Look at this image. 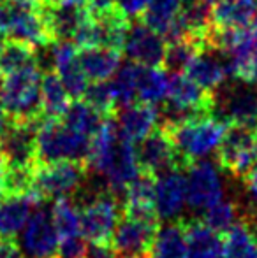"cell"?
<instances>
[{"label":"cell","instance_id":"cell-1","mask_svg":"<svg viewBox=\"0 0 257 258\" xmlns=\"http://www.w3.org/2000/svg\"><path fill=\"white\" fill-rule=\"evenodd\" d=\"M227 125L229 123L220 119L219 116L206 112V114L187 116L173 125L161 126L168 132L187 169L192 162L204 160L219 148Z\"/></svg>","mask_w":257,"mask_h":258},{"label":"cell","instance_id":"cell-2","mask_svg":"<svg viewBox=\"0 0 257 258\" xmlns=\"http://www.w3.org/2000/svg\"><path fill=\"white\" fill-rule=\"evenodd\" d=\"M42 71L37 63L14 71L0 78V99L11 121H35L41 112Z\"/></svg>","mask_w":257,"mask_h":258},{"label":"cell","instance_id":"cell-3","mask_svg":"<svg viewBox=\"0 0 257 258\" xmlns=\"http://www.w3.org/2000/svg\"><path fill=\"white\" fill-rule=\"evenodd\" d=\"M88 174L83 160H60L52 163H37L34 172V184L27 194L35 207L42 206L48 199L71 197L79 190Z\"/></svg>","mask_w":257,"mask_h":258},{"label":"cell","instance_id":"cell-4","mask_svg":"<svg viewBox=\"0 0 257 258\" xmlns=\"http://www.w3.org/2000/svg\"><path fill=\"white\" fill-rule=\"evenodd\" d=\"M90 137L72 132L60 119L42 118L35 132L37 163H52L60 160H83L88 153Z\"/></svg>","mask_w":257,"mask_h":258},{"label":"cell","instance_id":"cell-5","mask_svg":"<svg viewBox=\"0 0 257 258\" xmlns=\"http://www.w3.org/2000/svg\"><path fill=\"white\" fill-rule=\"evenodd\" d=\"M120 220L117 195L110 190L97 191L92 201L79 207V232L93 246H110Z\"/></svg>","mask_w":257,"mask_h":258},{"label":"cell","instance_id":"cell-6","mask_svg":"<svg viewBox=\"0 0 257 258\" xmlns=\"http://www.w3.org/2000/svg\"><path fill=\"white\" fill-rule=\"evenodd\" d=\"M226 123H236L254 130L257 121V88L252 83H224L213 92V111Z\"/></svg>","mask_w":257,"mask_h":258},{"label":"cell","instance_id":"cell-7","mask_svg":"<svg viewBox=\"0 0 257 258\" xmlns=\"http://www.w3.org/2000/svg\"><path fill=\"white\" fill-rule=\"evenodd\" d=\"M0 34L32 48H46L53 42L39 9L18 7L0 0Z\"/></svg>","mask_w":257,"mask_h":258},{"label":"cell","instance_id":"cell-8","mask_svg":"<svg viewBox=\"0 0 257 258\" xmlns=\"http://www.w3.org/2000/svg\"><path fill=\"white\" fill-rule=\"evenodd\" d=\"M254 130L236 123H229L217 148V163L234 177H243L254 165Z\"/></svg>","mask_w":257,"mask_h":258},{"label":"cell","instance_id":"cell-9","mask_svg":"<svg viewBox=\"0 0 257 258\" xmlns=\"http://www.w3.org/2000/svg\"><path fill=\"white\" fill-rule=\"evenodd\" d=\"M139 143L141 146L136 148L139 172L157 177L161 174L171 172V170L185 169L182 156L178 155L168 132L161 125Z\"/></svg>","mask_w":257,"mask_h":258},{"label":"cell","instance_id":"cell-10","mask_svg":"<svg viewBox=\"0 0 257 258\" xmlns=\"http://www.w3.org/2000/svg\"><path fill=\"white\" fill-rule=\"evenodd\" d=\"M20 234L18 249L23 258H55L60 239L53 227L49 209L35 207Z\"/></svg>","mask_w":257,"mask_h":258},{"label":"cell","instance_id":"cell-11","mask_svg":"<svg viewBox=\"0 0 257 258\" xmlns=\"http://www.w3.org/2000/svg\"><path fill=\"white\" fill-rule=\"evenodd\" d=\"M78 51L72 41H55L49 44L48 53L49 71L59 76L71 99H81L88 88V79L79 65Z\"/></svg>","mask_w":257,"mask_h":258},{"label":"cell","instance_id":"cell-12","mask_svg":"<svg viewBox=\"0 0 257 258\" xmlns=\"http://www.w3.org/2000/svg\"><path fill=\"white\" fill-rule=\"evenodd\" d=\"M187 204L192 209H208L224 197L219 169L208 160H197L187 167Z\"/></svg>","mask_w":257,"mask_h":258},{"label":"cell","instance_id":"cell-13","mask_svg":"<svg viewBox=\"0 0 257 258\" xmlns=\"http://www.w3.org/2000/svg\"><path fill=\"white\" fill-rule=\"evenodd\" d=\"M166 48H168V42L162 35L137 21V23H130L122 53H125V56L132 63L143 65V67H164Z\"/></svg>","mask_w":257,"mask_h":258},{"label":"cell","instance_id":"cell-14","mask_svg":"<svg viewBox=\"0 0 257 258\" xmlns=\"http://www.w3.org/2000/svg\"><path fill=\"white\" fill-rule=\"evenodd\" d=\"M159 225L161 223H157V221L137 220V218L122 214L117 227H115L110 248L118 256H132L148 253Z\"/></svg>","mask_w":257,"mask_h":258},{"label":"cell","instance_id":"cell-15","mask_svg":"<svg viewBox=\"0 0 257 258\" xmlns=\"http://www.w3.org/2000/svg\"><path fill=\"white\" fill-rule=\"evenodd\" d=\"M39 119L25 123L9 119L6 128L0 132V150L7 156L9 165H37L35 132Z\"/></svg>","mask_w":257,"mask_h":258},{"label":"cell","instance_id":"cell-16","mask_svg":"<svg viewBox=\"0 0 257 258\" xmlns=\"http://www.w3.org/2000/svg\"><path fill=\"white\" fill-rule=\"evenodd\" d=\"M182 7V0H148L143 14L139 16V21L162 35L169 44V42L189 37L180 20Z\"/></svg>","mask_w":257,"mask_h":258},{"label":"cell","instance_id":"cell-17","mask_svg":"<svg viewBox=\"0 0 257 258\" xmlns=\"http://www.w3.org/2000/svg\"><path fill=\"white\" fill-rule=\"evenodd\" d=\"M187 204V179L182 170L155 177V211L162 220H175Z\"/></svg>","mask_w":257,"mask_h":258},{"label":"cell","instance_id":"cell-18","mask_svg":"<svg viewBox=\"0 0 257 258\" xmlns=\"http://www.w3.org/2000/svg\"><path fill=\"white\" fill-rule=\"evenodd\" d=\"M185 76L210 93H213L224 83L229 81V74H227L224 58L220 56L219 51L210 48L201 49L189 61V65L185 67Z\"/></svg>","mask_w":257,"mask_h":258},{"label":"cell","instance_id":"cell-19","mask_svg":"<svg viewBox=\"0 0 257 258\" xmlns=\"http://www.w3.org/2000/svg\"><path fill=\"white\" fill-rule=\"evenodd\" d=\"M139 174V165H137V153L132 141L124 137L120 134V139L115 148V153L111 156V162L108 169L104 170L102 176L106 177L108 190L113 191L115 195H124L125 186Z\"/></svg>","mask_w":257,"mask_h":258},{"label":"cell","instance_id":"cell-20","mask_svg":"<svg viewBox=\"0 0 257 258\" xmlns=\"http://www.w3.org/2000/svg\"><path fill=\"white\" fill-rule=\"evenodd\" d=\"M118 119H115L118 130L124 137L132 141L134 144L143 141L150 132H153L161 121V112L157 105L134 102L130 105L118 109Z\"/></svg>","mask_w":257,"mask_h":258},{"label":"cell","instance_id":"cell-21","mask_svg":"<svg viewBox=\"0 0 257 258\" xmlns=\"http://www.w3.org/2000/svg\"><path fill=\"white\" fill-rule=\"evenodd\" d=\"M185 258H222V237L201 220H183Z\"/></svg>","mask_w":257,"mask_h":258},{"label":"cell","instance_id":"cell-22","mask_svg":"<svg viewBox=\"0 0 257 258\" xmlns=\"http://www.w3.org/2000/svg\"><path fill=\"white\" fill-rule=\"evenodd\" d=\"M78 60L88 81H110L122 65V53L111 48H86L78 51Z\"/></svg>","mask_w":257,"mask_h":258},{"label":"cell","instance_id":"cell-23","mask_svg":"<svg viewBox=\"0 0 257 258\" xmlns=\"http://www.w3.org/2000/svg\"><path fill=\"white\" fill-rule=\"evenodd\" d=\"M257 6L254 0H220L210 9L213 28H245L254 25Z\"/></svg>","mask_w":257,"mask_h":258},{"label":"cell","instance_id":"cell-24","mask_svg":"<svg viewBox=\"0 0 257 258\" xmlns=\"http://www.w3.org/2000/svg\"><path fill=\"white\" fill-rule=\"evenodd\" d=\"M35 206L27 195H7L0 201V239L14 241Z\"/></svg>","mask_w":257,"mask_h":258},{"label":"cell","instance_id":"cell-25","mask_svg":"<svg viewBox=\"0 0 257 258\" xmlns=\"http://www.w3.org/2000/svg\"><path fill=\"white\" fill-rule=\"evenodd\" d=\"M150 258H185V227L183 220L159 225L148 249Z\"/></svg>","mask_w":257,"mask_h":258},{"label":"cell","instance_id":"cell-26","mask_svg":"<svg viewBox=\"0 0 257 258\" xmlns=\"http://www.w3.org/2000/svg\"><path fill=\"white\" fill-rule=\"evenodd\" d=\"M169 86V76L162 67H139L136 86V99L139 102L159 105L166 100Z\"/></svg>","mask_w":257,"mask_h":258},{"label":"cell","instance_id":"cell-27","mask_svg":"<svg viewBox=\"0 0 257 258\" xmlns=\"http://www.w3.org/2000/svg\"><path fill=\"white\" fill-rule=\"evenodd\" d=\"M71 97L64 88L60 78L53 71H48L41 81V112L42 118L60 119L67 109Z\"/></svg>","mask_w":257,"mask_h":258},{"label":"cell","instance_id":"cell-28","mask_svg":"<svg viewBox=\"0 0 257 258\" xmlns=\"http://www.w3.org/2000/svg\"><path fill=\"white\" fill-rule=\"evenodd\" d=\"M222 258H257V241L243 220L234 223L224 235Z\"/></svg>","mask_w":257,"mask_h":258},{"label":"cell","instance_id":"cell-29","mask_svg":"<svg viewBox=\"0 0 257 258\" xmlns=\"http://www.w3.org/2000/svg\"><path fill=\"white\" fill-rule=\"evenodd\" d=\"M60 121H62L67 128H71L72 132L92 137V134L95 132L97 126L102 121V116L97 111H93L83 99H74L72 102H69L64 116L60 118Z\"/></svg>","mask_w":257,"mask_h":258},{"label":"cell","instance_id":"cell-30","mask_svg":"<svg viewBox=\"0 0 257 258\" xmlns=\"http://www.w3.org/2000/svg\"><path fill=\"white\" fill-rule=\"evenodd\" d=\"M139 67L141 65L127 61V63L118 67L113 79L110 81V86L115 95V102H117V111L125 107V105L136 102V86H137Z\"/></svg>","mask_w":257,"mask_h":258},{"label":"cell","instance_id":"cell-31","mask_svg":"<svg viewBox=\"0 0 257 258\" xmlns=\"http://www.w3.org/2000/svg\"><path fill=\"white\" fill-rule=\"evenodd\" d=\"M240 216H243V214H241L240 206L236 202L220 199L219 202L204 209V214L199 220L217 234H226L234 223L241 220Z\"/></svg>","mask_w":257,"mask_h":258},{"label":"cell","instance_id":"cell-32","mask_svg":"<svg viewBox=\"0 0 257 258\" xmlns=\"http://www.w3.org/2000/svg\"><path fill=\"white\" fill-rule=\"evenodd\" d=\"M49 216H52L59 239L79 234V209L72 204L69 197L55 199L53 206L49 207Z\"/></svg>","mask_w":257,"mask_h":258},{"label":"cell","instance_id":"cell-33","mask_svg":"<svg viewBox=\"0 0 257 258\" xmlns=\"http://www.w3.org/2000/svg\"><path fill=\"white\" fill-rule=\"evenodd\" d=\"M35 60H37L35 48L18 41H7L0 53V78L14 71H20L30 63H35Z\"/></svg>","mask_w":257,"mask_h":258},{"label":"cell","instance_id":"cell-34","mask_svg":"<svg viewBox=\"0 0 257 258\" xmlns=\"http://www.w3.org/2000/svg\"><path fill=\"white\" fill-rule=\"evenodd\" d=\"M204 48H206L204 42L192 37H185V39H180V41L169 42L168 48H166L164 67L169 69L171 72L185 71L189 61Z\"/></svg>","mask_w":257,"mask_h":258},{"label":"cell","instance_id":"cell-35","mask_svg":"<svg viewBox=\"0 0 257 258\" xmlns=\"http://www.w3.org/2000/svg\"><path fill=\"white\" fill-rule=\"evenodd\" d=\"M83 100L93 109V111L99 112L102 118H110V116L117 114V102H115L113 90L110 86V81H99L88 85Z\"/></svg>","mask_w":257,"mask_h":258},{"label":"cell","instance_id":"cell-36","mask_svg":"<svg viewBox=\"0 0 257 258\" xmlns=\"http://www.w3.org/2000/svg\"><path fill=\"white\" fill-rule=\"evenodd\" d=\"M37 165H9L4 176L6 195H27L34 184V172Z\"/></svg>","mask_w":257,"mask_h":258},{"label":"cell","instance_id":"cell-37","mask_svg":"<svg viewBox=\"0 0 257 258\" xmlns=\"http://www.w3.org/2000/svg\"><path fill=\"white\" fill-rule=\"evenodd\" d=\"M88 249L85 237H79V234L71 235L59 241L55 258H88Z\"/></svg>","mask_w":257,"mask_h":258},{"label":"cell","instance_id":"cell-38","mask_svg":"<svg viewBox=\"0 0 257 258\" xmlns=\"http://www.w3.org/2000/svg\"><path fill=\"white\" fill-rule=\"evenodd\" d=\"M245 186V194H247V201L250 206L252 216H257V163L250 167L247 174L241 177Z\"/></svg>","mask_w":257,"mask_h":258},{"label":"cell","instance_id":"cell-39","mask_svg":"<svg viewBox=\"0 0 257 258\" xmlns=\"http://www.w3.org/2000/svg\"><path fill=\"white\" fill-rule=\"evenodd\" d=\"M148 0H115V7L124 14L125 18H139L146 7Z\"/></svg>","mask_w":257,"mask_h":258},{"label":"cell","instance_id":"cell-40","mask_svg":"<svg viewBox=\"0 0 257 258\" xmlns=\"http://www.w3.org/2000/svg\"><path fill=\"white\" fill-rule=\"evenodd\" d=\"M86 9L92 16H99L115 9V0H86Z\"/></svg>","mask_w":257,"mask_h":258},{"label":"cell","instance_id":"cell-41","mask_svg":"<svg viewBox=\"0 0 257 258\" xmlns=\"http://www.w3.org/2000/svg\"><path fill=\"white\" fill-rule=\"evenodd\" d=\"M0 258H21V253L18 249L16 242L0 239Z\"/></svg>","mask_w":257,"mask_h":258},{"label":"cell","instance_id":"cell-42","mask_svg":"<svg viewBox=\"0 0 257 258\" xmlns=\"http://www.w3.org/2000/svg\"><path fill=\"white\" fill-rule=\"evenodd\" d=\"M4 2H9L18 7H27V9H39L44 4V0H4Z\"/></svg>","mask_w":257,"mask_h":258},{"label":"cell","instance_id":"cell-43","mask_svg":"<svg viewBox=\"0 0 257 258\" xmlns=\"http://www.w3.org/2000/svg\"><path fill=\"white\" fill-rule=\"evenodd\" d=\"M7 167H9V160L4 155V151L0 150V183H4V176L7 172Z\"/></svg>","mask_w":257,"mask_h":258},{"label":"cell","instance_id":"cell-44","mask_svg":"<svg viewBox=\"0 0 257 258\" xmlns=\"http://www.w3.org/2000/svg\"><path fill=\"white\" fill-rule=\"evenodd\" d=\"M243 221L248 225V228L252 230V234H254V237L257 241V216H250V220H243Z\"/></svg>","mask_w":257,"mask_h":258},{"label":"cell","instance_id":"cell-45","mask_svg":"<svg viewBox=\"0 0 257 258\" xmlns=\"http://www.w3.org/2000/svg\"><path fill=\"white\" fill-rule=\"evenodd\" d=\"M6 42H7V39H6V35H2V34H0V53H2V49H4V46H6Z\"/></svg>","mask_w":257,"mask_h":258},{"label":"cell","instance_id":"cell-46","mask_svg":"<svg viewBox=\"0 0 257 258\" xmlns=\"http://www.w3.org/2000/svg\"><path fill=\"white\" fill-rule=\"evenodd\" d=\"M120 258H150L148 253H143V255H132V256H120Z\"/></svg>","mask_w":257,"mask_h":258},{"label":"cell","instance_id":"cell-47","mask_svg":"<svg viewBox=\"0 0 257 258\" xmlns=\"http://www.w3.org/2000/svg\"><path fill=\"white\" fill-rule=\"evenodd\" d=\"M252 85L257 88V67H255V71H254V76H252Z\"/></svg>","mask_w":257,"mask_h":258},{"label":"cell","instance_id":"cell-48","mask_svg":"<svg viewBox=\"0 0 257 258\" xmlns=\"http://www.w3.org/2000/svg\"><path fill=\"white\" fill-rule=\"evenodd\" d=\"M204 4H208V6H213V4H217V2H220V0H202Z\"/></svg>","mask_w":257,"mask_h":258},{"label":"cell","instance_id":"cell-49","mask_svg":"<svg viewBox=\"0 0 257 258\" xmlns=\"http://www.w3.org/2000/svg\"><path fill=\"white\" fill-rule=\"evenodd\" d=\"M254 158L257 160V141L254 143Z\"/></svg>","mask_w":257,"mask_h":258},{"label":"cell","instance_id":"cell-50","mask_svg":"<svg viewBox=\"0 0 257 258\" xmlns=\"http://www.w3.org/2000/svg\"><path fill=\"white\" fill-rule=\"evenodd\" d=\"M183 4H190V2H195V0H182Z\"/></svg>","mask_w":257,"mask_h":258},{"label":"cell","instance_id":"cell-51","mask_svg":"<svg viewBox=\"0 0 257 258\" xmlns=\"http://www.w3.org/2000/svg\"><path fill=\"white\" fill-rule=\"evenodd\" d=\"M254 28L257 30V16H255V20H254Z\"/></svg>","mask_w":257,"mask_h":258},{"label":"cell","instance_id":"cell-52","mask_svg":"<svg viewBox=\"0 0 257 258\" xmlns=\"http://www.w3.org/2000/svg\"><path fill=\"white\" fill-rule=\"evenodd\" d=\"M254 132H255V136H257V121H255V126H254Z\"/></svg>","mask_w":257,"mask_h":258},{"label":"cell","instance_id":"cell-53","mask_svg":"<svg viewBox=\"0 0 257 258\" xmlns=\"http://www.w3.org/2000/svg\"><path fill=\"white\" fill-rule=\"evenodd\" d=\"M254 2H255V6H257V0H254Z\"/></svg>","mask_w":257,"mask_h":258}]
</instances>
